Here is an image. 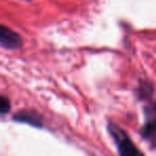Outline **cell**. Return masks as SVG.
<instances>
[{"label": "cell", "mask_w": 156, "mask_h": 156, "mask_svg": "<svg viewBox=\"0 0 156 156\" xmlns=\"http://www.w3.org/2000/svg\"><path fill=\"white\" fill-rule=\"evenodd\" d=\"M0 44L7 49H15L22 45V39L16 32L5 26L0 28Z\"/></svg>", "instance_id": "7a4b0ae2"}, {"label": "cell", "mask_w": 156, "mask_h": 156, "mask_svg": "<svg viewBox=\"0 0 156 156\" xmlns=\"http://www.w3.org/2000/svg\"><path fill=\"white\" fill-rule=\"evenodd\" d=\"M108 130L117 144L120 156H142L141 152L135 147L126 133L117 124L109 123Z\"/></svg>", "instance_id": "6da1fadb"}, {"label": "cell", "mask_w": 156, "mask_h": 156, "mask_svg": "<svg viewBox=\"0 0 156 156\" xmlns=\"http://www.w3.org/2000/svg\"><path fill=\"white\" fill-rule=\"evenodd\" d=\"M14 120L16 122L26 123L32 126H37V127L42 126L41 117L37 112H33V111H20L14 117Z\"/></svg>", "instance_id": "3957f363"}, {"label": "cell", "mask_w": 156, "mask_h": 156, "mask_svg": "<svg viewBox=\"0 0 156 156\" xmlns=\"http://www.w3.org/2000/svg\"><path fill=\"white\" fill-rule=\"evenodd\" d=\"M11 109V105H10V101L8 100L5 96H1V100H0V111L2 115L8 113Z\"/></svg>", "instance_id": "5b68a950"}, {"label": "cell", "mask_w": 156, "mask_h": 156, "mask_svg": "<svg viewBox=\"0 0 156 156\" xmlns=\"http://www.w3.org/2000/svg\"><path fill=\"white\" fill-rule=\"evenodd\" d=\"M145 117H147V128L156 127V104L151 105L145 109Z\"/></svg>", "instance_id": "277c9868"}]
</instances>
